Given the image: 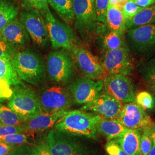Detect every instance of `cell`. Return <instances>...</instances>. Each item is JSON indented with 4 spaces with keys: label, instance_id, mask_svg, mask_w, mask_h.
Masks as SVG:
<instances>
[{
    "label": "cell",
    "instance_id": "20",
    "mask_svg": "<svg viewBox=\"0 0 155 155\" xmlns=\"http://www.w3.org/2000/svg\"><path fill=\"white\" fill-rule=\"evenodd\" d=\"M141 134L139 129H127L114 140L128 155H140Z\"/></svg>",
    "mask_w": 155,
    "mask_h": 155
},
{
    "label": "cell",
    "instance_id": "1",
    "mask_svg": "<svg viewBox=\"0 0 155 155\" xmlns=\"http://www.w3.org/2000/svg\"><path fill=\"white\" fill-rule=\"evenodd\" d=\"M104 118L94 113L82 110L68 111L55 129L73 136L97 139V125Z\"/></svg>",
    "mask_w": 155,
    "mask_h": 155
},
{
    "label": "cell",
    "instance_id": "29",
    "mask_svg": "<svg viewBox=\"0 0 155 155\" xmlns=\"http://www.w3.org/2000/svg\"><path fill=\"white\" fill-rule=\"evenodd\" d=\"M31 134L25 132L12 134L0 137V142L16 147L23 144H29L28 138Z\"/></svg>",
    "mask_w": 155,
    "mask_h": 155
},
{
    "label": "cell",
    "instance_id": "24",
    "mask_svg": "<svg viewBox=\"0 0 155 155\" xmlns=\"http://www.w3.org/2000/svg\"><path fill=\"white\" fill-rule=\"evenodd\" d=\"M101 45L104 52L110 50L127 47L125 33H120L109 31L105 33V31L101 33Z\"/></svg>",
    "mask_w": 155,
    "mask_h": 155
},
{
    "label": "cell",
    "instance_id": "41",
    "mask_svg": "<svg viewBox=\"0 0 155 155\" xmlns=\"http://www.w3.org/2000/svg\"><path fill=\"white\" fill-rule=\"evenodd\" d=\"M137 5L142 8H145L154 4L155 0H133Z\"/></svg>",
    "mask_w": 155,
    "mask_h": 155
},
{
    "label": "cell",
    "instance_id": "3",
    "mask_svg": "<svg viewBox=\"0 0 155 155\" xmlns=\"http://www.w3.org/2000/svg\"><path fill=\"white\" fill-rule=\"evenodd\" d=\"M125 37L133 55L150 59L155 55V24H149L128 29Z\"/></svg>",
    "mask_w": 155,
    "mask_h": 155
},
{
    "label": "cell",
    "instance_id": "14",
    "mask_svg": "<svg viewBox=\"0 0 155 155\" xmlns=\"http://www.w3.org/2000/svg\"><path fill=\"white\" fill-rule=\"evenodd\" d=\"M116 120L124 127L130 129L151 127L155 124L146 110L136 102L124 104Z\"/></svg>",
    "mask_w": 155,
    "mask_h": 155
},
{
    "label": "cell",
    "instance_id": "45",
    "mask_svg": "<svg viewBox=\"0 0 155 155\" xmlns=\"http://www.w3.org/2000/svg\"><path fill=\"white\" fill-rule=\"evenodd\" d=\"M152 129H153V130L155 132V124L153 125V126H152Z\"/></svg>",
    "mask_w": 155,
    "mask_h": 155
},
{
    "label": "cell",
    "instance_id": "7",
    "mask_svg": "<svg viewBox=\"0 0 155 155\" xmlns=\"http://www.w3.org/2000/svg\"><path fill=\"white\" fill-rule=\"evenodd\" d=\"M8 106L12 110L27 120L36 116L43 111L38 96L33 90L17 86L9 97Z\"/></svg>",
    "mask_w": 155,
    "mask_h": 155
},
{
    "label": "cell",
    "instance_id": "21",
    "mask_svg": "<svg viewBox=\"0 0 155 155\" xmlns=\"http://www.w3.org/2000/svg\"><path fill=\"white\" fill-rule=\"evenodd\" d=\"M97 128L98 133L105 136L107 141L120 137L127 129L116 119H103Z\"/></svg>",
    "mask_w": 155,
    "mask_h": 155
},
{
    "label": "cell",
    "instance_id": "38",
    "mask_svg": "<svg viewBox=\"0 0 155 155\" xmlns=\"http://www.w3.org/2000/svg\"><path fill=\"white\" fill-rule=\"evenodd\" d=\"M24 130L21 126H6L0 125V137L14 133L24 132Z\"/></svg>",
    "mask_w": 155,
    "mask_h": 155
},
{
    "label": "cell",
    "instance_id": "17",
    "mask_svg": "<svg viewBox=\"0 0 155 155\" xmlns=\"http://www.w3.org/2000/svg\"><path fill=\"white\" fill-rule=\"evenodd\" d=\"M68 111L61 110L52 114L42 112L36 116L28 119L21 127L28 133L42 132L55 127L66 115Z\"/></svg>",
    "mask_w": 155,
    "mask_h": 155
},
{
    "label": "cell",
    "instance_id": "4",
    "mask_svg": "<svg viewBox=\"0 0 155 155\" xmlns=\"http://www.w3.org/2000/svg\"><path fill=\"white\" fill-rule=\"evenodd\" d=\"M75 27L84 38H91L105 31V25L97 22L94 0H72Z\"/></svg>",
    "mask_w": 155,
    "mask_h": 155
},
{
    "label": "cell",
    "instance_id": "9",
    "mask_svg": "<svg viewBox=\"0 0 155 155\" xmlns=\"http://www.w3.org/2000/svg\"><path fill=\"white\" fill-rule=\"evenodd\" d=\"M72 55L65 50L52 51L47 58V72L50 79L59 83L69 82L74 75Z\"/></svg>",
    "mask_w": 155,
    "mask_h": 155
},
{
    "label": "cell",
    "instance_id": "6",
    "mask_svg": "<svg viewBox=\"0 0 155 155\" xmlns=\"http://www.w3.org/2000/svg\"><path fill=\"white\" fill-rule=\"evenodd\" d=\"M45 21L52 47L71 50L74 45L75 35L69 25L54 16L48 8L40 11Z\"/></svg>",
    "mask_w": 155,
    "mask_h": 155
},
{
    "label": "cell",
    "instance_id": "11",
    "mask_svg": "<svg viewBox=\"0 0 155 155\" xmlns=\"http://www.w3.org/2000/svg\"><path fill=\"white\" fill-rule=\"evenodd\" d=\"M38 98L41 110L48 114L67 110L72 105L73 100L67 90L58 86L45 89L38 96Z\"/></svg>",
    "mask_w": 155,
    "mask_h": 155
},
{
    "label": "cell",
    "instance_id": "19",
    "mask_svg": "<svg viewBox=\"0 0 155 155\" xmlns=\"http://www.w3.org/2000/svg\"><path fill=\"white\" fill-rule=\"evenodd\" d=\"M22 84L11 61L0 58V97H6V90L10 86Z\"/></svg>",
    "mask_w": 155,
    "mask_h": 155
},
{
    "label": "cell",
    "instance_id": "33",
    "mask_svg": "<svg viewBox=\"0 0 155 155\" xmlns=\"http://www.w3.org/2000/svg\"><path fill=\"white\" fill-rule=\"evenodd\" d=\"M16 54L15 46L0 38V58L11 61Z\"/></svg>",
    "mask_w": 155,
    "mask_h": 155
},
{
    "label": "cell",
    "instance_id": "37",
    "mask_svg": "<svg viewBox=\"0 0 155 155\" xmlns=\"http://www.w3.org/2000/svg\"><path fill=\"white\" fill-rule=\"evenodd\" d=\"M105 147L109 155H128L114 140L108 141Z\"/></svg>",
    "mask_w": 155,
    "mask_h": 155
},
{
    "label": "cell",
    "instance_id": "5",
    "mask_svg": "<svg viewBox=\"0 0 155 155\" xmlns=\"http://www.w3.org/2000/svg\"><path fill=\"white\" fill-rule=\"evenodd\" d=\"M100 62L105 76L112 74L132 75L136 67L133 54L127 46L104 52Z\"/></svg>",
    "mask_w": 155,
    "mask_h": 155
},
{
    "label": "cell",
    "instance_id": "36",
    "mask_svg": "<svg viewBox=\"0 0 155 155\" xmlns=\"http://www.w3.org/2000/svg\"><path fill=\"white\" fill-rule=\"evenodd\" d=\"M31 147L32 155H52L47 141H40Z\"/></svg>",
    "mask_w": 155,
    "mask_h": 155
},
{
    "label": "cell",
    "instance_id": "8",
    "mask_svg": "<svg viewBox=\"0 0 155 155\" xmlns=\"http://www.w3.org/2000/svg\"><path fill=\"white\" fill-rule=\"evenodd\" d=\"M47 140L52 155H90L87 148L73 135L55 129L50 130Z\"/></svg>",
    "mask_w": 155,
    "mask_h": 155
},
{
    "label": "cell",
    "instance_id": "46",
    "mask_svg": "<svg viewBox=\"0 0 155 155\" xmlns=\"http://www.w3.org/2000/svg\"><path fill=\"white\" fill-rule=\"evenodd\" d=\"M0 107H1V105H0Z\"/></svg>",
    "mask_w": 155,
    "mask_h": 155
},
{
    "label": "cell",
    "instance_id": "15",
    "mask_svg": "<svg viewBox=\"0 0 155 155\" xmlns=\"http://www.w3.org/2000/svg\"><path fill=\"white\" fill-rule=\"evenodd\" d=\"M68 89L72 93V99L77 104H86L95 100L102 91L104 82L103 79L81 78L71 83Z\"/></svg>",
    "mask_w": 155,
    "mask_h": 155
},
{
    "label": "cell",
    "instance_id": "44",
    "mask_svg": "<svg viewBox=\"0 0 155 155\" xmlns=\"http://www.w3.org/2000/svg\"><path fill=\"white\" fill-rule=\"evenodd\" d=\"M153 98H154V106H153V109L151 110V111H155V95H153Z\"/></svg>",
    "mask_w": 155,
    "mask_h": 155
},
{
    "label": "cell",
    "instance_id": "18",
    "mask_svg": "<svg viewBox=\"0 0 155 155\" xmlns=\"http://www.w3.org/2000/svg\"><path fill=\"white\" fill-rule=\"evenodd\" d=\"M22 22L15 18L9 22L0 32V38L9 43L22 46L29 41V36Z\"/></svg>",
    "mask_w": 155,
    "mask_h": 155
},
{
    "label": "cell",
    "instance_id": "22",
    "mask_svg": "<svg viewBox=\"0 0 155 155\" xmlns=\"http://www.w3.org/2000/svg\"><path fill=\"white\" fill-rule=\"evenodd\" d=\"M155 24V3L144 8L125 24V32L128 29L145 25Z\"/></svg>",
    "mask_w": 155,
    "mask_h": 155
},
{
    "label": "cell",
    "instance_id": "27",
    "mask_svg": "<svg viewBox=\"0 0 155 155\" xmlns=\"http://www.w3.org/2000/svg\"><path fill=\"white\" fill-rule=\"evenodd\" d=\"M27 120L12 110L9 107L1 105L0 125L21 126Z\"/></svg>",
    "mask_w": 155,
    "mask_h": 155
},
{
    "label": "cell",
    "instance_id": "43",
    "mask_svg": "<svg viewBox=\"0 0 155 155\" xmlns=\"http://www.w3.org/2000/svg\"><path fill=\"white\" fill-rule=\"evenodd\" d=\"M148 155H155V141H153V145Z\"/></svg>",
    "mask_w": 155,
    "mask_h": 155
},
{
    "label": "cell",
    "instance_id": "23",
    "mask_svg": "<svg viewBox=\"0 0 155 155\" xmlns=\"http://www.w3.org/2000/svg\"><path fill=\"white\" fill-rule=\"evenodd\" d=\"M126 18L122 9L108 5L106 23L110 31L120 33H125L124 27Z\"/></svg>",
    "mask_w": 155,
    "mask_h": 155
},
{
    "label": "cell",
    "instance_id": "2",
    "mask_svg": "<svg viewBox=\"0 0 155 155\" xmlns=\"http://www.w3.org/2000/svg\"><path fill=\"white\" fill-rule=\"evenodd\" d=\"M11 62L21 79L35 85L44 81L45 66L39 56L33 52L26 50L17 53Z\"/></svg>",
    "mask_w": 155,
    "mask_h": 155
},
{
    "label": "cell",
    "instance_id": "16",
    "mask_svg": "<svg viewBox=\"0 0 155 155\" xmlns=\"http://www.w3.org/2000/svg\"><path fill=\"white\" fill-rule=\"evenodd\" d=\"M123 104L105 91H101L93 101L84 104L81 110L97 114L104 119H117Z\"/></svg>",
    "mask_w": 155,
    "mask_h": 155
},
{
    "label": "cell",
    "instance_id": "32",
    "mask_svg": "<svg viewBox=\"0 0 155 155\" xmlns=\"http://www.w3.org/2000/svg\"><path fill=\"white\" fill-rule=\"evenodd\" d=\"M136 103L145 110L150 111L154 106V98L148 91H141L136 94Z\"/></svg>",
    "mask_w": 155,
    "mask_h": 155
},
{
    "label": "cell",
    "instance_id": "39",
    "mask_svg": "<svg viewBox=\"0 0 155 155\" xmlns=\"http://www.w3.org/2000/svg\"><path fill=\"white\" fill-rule=\"evenodd\" d=\"M6 155H32L31 147L29 144H21L17 146Z\"/></svg>",
    "mask_w": 155,
    "mask_h": 155
},
{
    "label": "cell",
    "instance_id": "28",
    "mask_svg": "<svg viewBox=\"0 0 155 155\" xmlns=\"http://www.w3.org/2000/svg\"><path fill=\"white\" fill-rule=\"evenodd\" d=\"M137 71L148 84H155V57L140 63L137 67Z\"/></svg>",
    "mask_w": 155,
    "mask_h": 155
},
{
    "label": "cell",
    "instance_id": "34",
    "mask_svg": "<svg viewBox=\"0 0 155 155\" xmlns=\"http://www.w3.org/2000/svg\"><path fill=\"white\" fill-rule=\"evenodd\" d=\"M143 9L144 8L137 5L133 0H128L122 6V9L127 21L128 19L134 16Z\"/></svg>",
    "mask_w": 155,
    "mask_h": 155
},
{
    "label": "cell",
    "instance_id": "26",
    "mask_svg": "<svg viewBox=\"0 0 155 155\" xmlns=\"http://www.w3.org/2000/svg\"><path fill=\"white\" fill-rule=\"evenodd\" d=\"M18 8L9 0H0V32L11 22L16 18Z\"/></svg>",
    "mask_w": 155,
    "mask_h": 155
},
{
    "label": "cell",
    "instance_id": "42",
    "mask_svg": "<svg viewBox=\"0 0 155 155\" xmlns=\"http://www.w3.org/2000/svg\"><path fill=\"white\" fill-rule=\"evenodd\" d=\"M149 90L153 95H155V84H148Z\"/></svg>",
    "mask_w": 155,
    "mask_h": 155
},
{
    "label": "cell",
    "instance_id": "25",
    "mask_svg": "<svg viewBox=\"0 0 155 155\" xmlns=\"http://www.w3.org/2000/svg\"><path fill=\"white\" fill-rule=\"evenodd\" d=\"M48 4L65 22L71 24L74 20L72 0H48Z\"/></svg>",
    "mask_w": 155,
    "mask_h": 155
},
{
    "label": "cell",
    "instance_id": "40",
    "mask_svg": "<svg viewBox=\"0 0 155 155\" xmlns=\"http://www.w3.org/2000/svg\"><path fill=\"white\" fill-rule=\"evenodd\" d=\"M16 147V146L11 145L5 144L4 143L0 142V155H6Z\"/></svg>",
    "mask_w": 155,
    "mask_h": 155
},
{
    "label": "cell",
    "instance_id": "30",
    "mask_svg": "<svg viewBox=\"0 0 155 155\" xmlns=\"http://www.w3.org/2000/svg\"><path fill=\"white\" fill-rule=\"evenodd\" d=\"M109 0H94V14L97 21L106 25V16Z\"/></svg>",
    "mask_w": 155,
    "mask_h": 155
},
{
    "label": "cell",
    "instance_id": "35",
    "mask_svg": "<svg viewBox=\"0 0 155 155\" xmlns=\"http://www.w3.org/2000/svg\"><path fill=\"white\" fill-rule=\"evenodd\" d=\"M22 5L28 9H35L41 11L48 8V0H20Z\"/></svg>",
    "mask_w": 155,
    "mask_h": 155
},
{
    "label": "cell",
    "instance_id": "10",
    "mask_svg": "<svg viewBox=\"0 0 155 155\" xmlns=\"http://www.w3.org/2000/svg\"><path fill=\"white\" fill-rule=\"evenodd\" d=\"M104 88L122 104L136 102L135 89L132 80L127 75L112 74L103 78Z\"/></svg>",
    "mask_w": 155,
    "mask_h": 155
},
{
    "label": "cell",
    "instance_id": "31",
    "mask_svg": "<svg viewBox=\"0 0 155 155\" xmlns=\"http://www.w3.org/2000/svg\"><path fill=\"white\" fill-rule=\"evenodd\" d=\"M151 127H145L141 135L140 140V155H148L152 147L153 140L151 137Z\"/></svg>",
    "mask_w": 155,
    "mask_h": 155
},
{
    "label": "cell",
    "instance_id": "12",
    "mask_svg": "<svg viewBox=\"0 0 155 155\" xmlns=\"http://www.w3.org/2000/svg\"><path fill=\"white\" fill-rule=\"evenodd\" d=\"M74 62L85 77L94 80L103 79L105 74L100 61L88 50L78 45L72 48Z\"/></svg>",
    "mask_w": 155,
    "mask_h": 155
},
{
    "label": "cell",
    "instance_id": "13",
    "mask_svg": "<svg viewBox=\"0 0 155 155\" xmlns=\"http://www.w3.org/2000/svg\"><path fill=\"white\" fill-rule=\"evenodd\" d=\"M20 20L35 43L42 47L48 45V34L43 17L38 10L29 9L23 12Z\"/></svg>",
    "mask_w": 155,
    "mask_h": 155
}]
</instances>
